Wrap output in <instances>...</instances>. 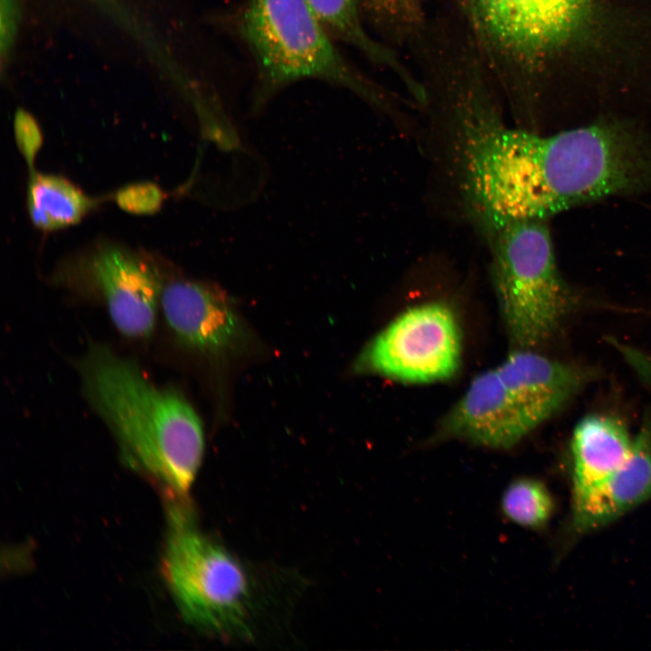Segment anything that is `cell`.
Wrapping results in <instances>:
<instances>
[{
    "mask_svg": "<svg viewBox=\"0 0 651 651\" xmlns=\"http://www.w3.org/2000/svg\"><path fill=\"white\" fill-rule=\"evenodd\" d=\"M468 174L495 222L547 220L583 203L650 192L651 137L617 121L539 135L495 118L472 139Z\"/></svg>",
    "mask_w": 651,
    "mask_h": 651,
    "instance_id": "6da1fadb",
    "label": "cell"
},
{
    "mask_svg": "<svg viewBox=\"0 0 651 651\" xmlns=\"http://www.w3.org/2000/svg\"><path fill=\"white\" fill-rule=\"evenodd\" d=\"M78 369L87 401L114 435L123 461L165 499H189L204 438L185 397L154 383L135 362L102 344L90 346Z\"/></svg>",
    "mask_w": 651,
    "mask_h": 651,
    "instance_id": "7a4b0ae2",
    "label": "cell"
},
{
    "mask_svg": "<svg viewBox=\"0 0 651 651\" xmlns=\"http://www.w3.org/2000/svg\"><path fill=\"white\" fill-rule=\"evenodd\" d=\"M165 500L162 572L181 617L209 635L251 637V592L241 565L199 530L189 500Z\"/></svg>",
    "mask_w": 651,
    "mask_h": 651,
    "instance_id": "3957f363",
    "label": "cell"
},
{
    "mask_svg": "<svg viewBox=\"0 0 651 651\" xmlns=\"http://www.w3.org/2000/svg\"><path fill=\"white\" fill-rule=\"evenodd\" d=\"M490 236L493 286L508 339L515 348L535 349L556 332L571 303L547 220L513 222Z\"/></svg>",
    "mask_w": 651,
    "mask_h": 651,
    "instance_id": "277c9868",
    "label": "cell"
},
{
    "mask_svg": "<svg viewBox=\"0 0 651 651\" xmlns=\"http://www.w3.org/2000/svg\"><path fill=\"white\" fill-rule=\"evenodd\" d=\"M241 27L269 83L318 78L374 96L341 57L307 0H250Z\"/></svg>",
    "mask_w": 651,
    "mask_h": 651,
    "instance_id": "5b68a950",
    "label": "cell"
},
{
    "mask_svg": "<svg viewBox=\"0 0 651 651\" xmlns=\"http://www.w3.org/2000/svg\"><path fill=\"white\" fill-rule=\"evenodd\" d=\"M553 415L545 391L532 378L495 366L477 374L443 416L431 443L458 439L509 449Z\"/></svg>",
    "mask_w": 651,
    "mask_h": 651,
    "instance_id": "8992f818",
    "label": "cell"
},
{
    "mask_svg": "<svg viewBox=\"0 0 651 651\" xmlns=\"http://www.w3.org/2000/svg\"><path fill=\"white\" fill-rule=\"evenodd\" d=\"M462 335L453 309L433 301L398 315L363 348L354 370L405 383L448 380L458 371Z\"/></svg>",
    "mask_w": 651,
    "mask_h": 651,
    "instance_id": "52a82bcc",
    "label": "cell"
},
{
    "mask_svg": "<svg viewBox=\"0 0 651 651\" xmlns=\"http://www.w3.org/2000/svg\"><path fill=\"white\" fill-rule=\"evenodd\" d=\"M473 25L495 54L531 65L578 35L590 0H463Z\"/></svg>",
    "mask_w": 651,
    "mask_h": 651,
    "instance_id": "ba28073f",
    "label": "cell"
},
{
    "mask_svg": "<svg viewBox=\"0 0 651 651\" xmlns=\"http://www.w3.org/2000/svg\"><path fill=\"white\" fill-rule=\"evenodd\" d=\"M62 276L73 289L99 297L124 335L142 339L152 334L164 283L145 256L123 246L101 243L79 258Z\"/></svg>",
    "mask_w": 651,
    "mask_h": 651,
    "instance_id": "9c48e42d",
    "label": "cell"
},
{
    "mask_svg": "<svg viewBox=\"0 0 651 651\" xmlns=\"http://www.w3.org/2000/svg\"><path fill=\"white\" fill-rule=\"evenodd\" d=\"M160 306L175 338L184 345L214 356L237 349L244 328L230 297L218 287L175 278L163 285Z\"/></svg>",
    "mask_w": 651,
    "mask_h": 651,
    "instance_id": "30bf717a",
    "label": "cell"
},
{
    "mask_svg": "<svg viewBox=\"0 0 651 651\" xmlns=\"http://www.w3.org/2000/svg\"><path fill=\"white\" fill-rule=\"evenodd\" d=\"M651 498V443L634 439L624 463L601 481L572 496L571 523L578 533L601 528Z\"/></svg>",
    "mask_w": 651,
    "mask_h": 651,
    "instance_id": "8fae6325",
    "label": "cell"
},
{
    "mask_svg": "<svg viewBox=\"0 0 651 651\" xmlns=\"http://www.w3.org/2000/svg\"><path fill=\"white\" fill-rule=\"evenodd\" d=\"M634 439L618 420L603 415L580 420L571 438L572 496L619 467L627 458Z\"/></svg>",
    "mask_w": 651,
    "mask_h": 651,
    "instance_id": "7c38bea8",
    "label": "cell"
},
{
    "mask_svg": "<svg viewBox=\"0 0 651 651\" xmlns=\"http://www.w3.org/2000/svg\"><path fill=\"white\" fill-rule=\"evenodd\" d=\"M27 204L36 227L54 231L78 223L96 202L62 176L36 173L30 177Z\"/></svg>",
    "mask_w": 651,
    "mask_h": 651,
    "instance_id": "4fadbf2b",
    "label": "cell"
},
{
    "mask_svg": "<svg viewBox=\"0 0 651 651\" xmlns=\"http://www.w3.org/2000/svg\"><path fill=\"white\" fill-rule=\"evenodd\" d=\"M316 17L341 39L362 50L375 61L396 71L406 85L414 81L409 71L389 50L381 46L365 33L357 12L355 0H307Z\"/></svg>",
    "mask_w": 651,
    "mask_h": 651,
    "instance_id": "5bb4252c",
    "label": "cell"
},
{
    "mask_svg": "<svg viewBox=\"0 0 651 651\" xmlns=\"http://www.w3.org/2000/svg\"><path fill=\"white\" fill-rule=\"evenodd\" d=\"M500 505L506 519L531 530L544 528L554 511L550 490L533 477H518L510 482L503 492Z\"/></svg>",
    "mask_w": 651,
    "mask_h": 651,
    "instance_id": "9a60e30c",
    "label": "cell"
},
{
    "mask_svg": "<svg viewBox=\"0 0 651 651\" xmlns=\"http://www.w3.org/2000/svg\"><path fill=\"white\" fill-rule=\"evenodd\" d=\"M165 194L155 184L145 182L127 185L116 193V203L124 211L135 214H151L157 212Z\"/></svg>",
    "mask_w": 651,
    "mask_h": 651,
    "instance_id": "2e32d148",
    "label": "cell"
},
{
    "mask_svg": "<svg viewBox=\"0 0 651 651\" xmlns=\"http://www.w3.org/2000/svg\"><path fill=\"white\" fill-rule=\"evenodd\" d=\"M14 136L22 156L28 165L32 167L42 146V134L34 118L24 109L16 111Z\"/></svg>",
    "mask_w": 651,
    "mask_h": 651,
    "instance_id": "e0dca14e",
    "label": "cell"
}]
</instances>
